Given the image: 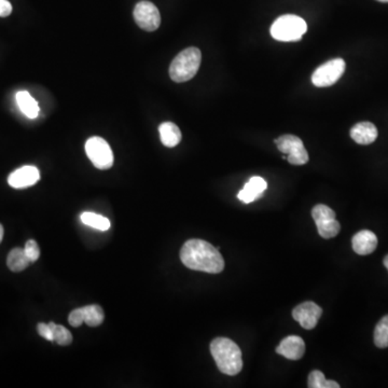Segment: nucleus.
I'll list each match as a JSON object with an SVG mask.
<instances>
[{
  "label": "nucleus",
  "mask_w": 388,
  "mask_h": 388,
  "mask_svg": "<svg viewBox=\"0 0 388 388\" xmlns=\"http://www.w3.org/2000/svg\"><path fill=\"white\" fill-rule=\"evenodd\" d=\"M180 259L189 269L218 274L225 269V260L219 249L203 239H189L180 251Z\"/></svg>",
  "instance_id": "obj_1"
},
{
  "label": "nucleus",
  "mask_w": 388,
  "mask_h": 388,
  "mask_svg": "<svg viewBox=\"0 0 388 388\" xmlns=\"http://www.w3.org/2000/svg\"><path fill=\"white\" fill-rule=\"evenodd\" d=\"M211 356L223 375H237L243 369L242 351L234 341L217 338L211 343Z\"/></svg>",
  "instance_id": "obj_2"
},
{
  "label": "nucleus",
  "mask_w": 388,
  "mask_h": 388,
  "mask_svg": "<svg viewBox=\"0 0 388 388\" xmlns=\"http://www.w3.org/2000/svg\"><path fill=\"white\" fill-rule=\"evenodd\" d=\"M201 61H202V53L200 49L196 46L184 49L170 64V79L177 83L191 80L198 73Z\"/></svg>",
  "instance_id": "obj_3"
},
{
  "label": "nucleus",
  "mask_w": 388,
  "mask_h": 388,
  "mask_svg": "<svg viewBox=\"0 0 388 388\" xmlns=\"http://www.w3.org/2000/svg\"><path fill=\"white\" fill-rule=\"evenodd\" d=\"M308 30V25L300 16L294 14L282 15L271 27L272 37L278 42H298Z\"/></svg>",
  "instance_id": "obj_4"
},
{
  "label": "nucleus",
  "mask_w": 388,
  "mask_h": 388,
  "mask_svg": "<svg viewBox=\"0 0 388 388\" xmlns=\"http://www.w3.org/2000/svg\"><path fill=\"white\" fill-rule=\"evenodd\" d=\"M312 216L316 223L318 234L323 239H332L340 233L341 225L336 218V213L324 204H318L312 209Z\"/></svg>",
  "instance_id": "obj_5"
},
{
  "label": "nucleus",
  "mask_w": 388,
  "mask_h": 388,
  "mask_svg": "<svg viewBox=\"0 0 388 388\" xmlns=\"http://www.w3.org/2000/svg\"><path fill=\"white\" fill-rule=\"evenodd\" d=\"M85 152L93 165L99 170H108L113 165V150L101 137L89 138L85 143Z\"/></svg>",
  "instance_id": "obj_6"
},
{
  "label": "nucleus",
  "mask_w": 388,
  "mask_h": 388,
  "mask_svg": "<svg viewBox=\"0 0 388 388\" xmlns=\"http://www.w3.org/2000/svg\"><path fill=\"white\" fill-rule=\"evenodd\" d=\"M278 150L287 154V160L292 165H304L308 162V154L300 138L290 134L282 135L275 139Z\"/></svg>",
  "instance_id": "obj_7"
},
{
  "label": "nucleus",
  "mask_w": 388,
  "mask_h": 388,
  "mask_svg": "<svg viewBox=\"0 0 388 388\" xmlns=\"http://www.w3.org/2000/svg\"><path fill=\"white\" fill-rule=\"evenodd\" d=\"M346 64L342 58H334L320 65L312 76V82L317 87H331L338 82L344 74Z\"/></svg>",
  "instance_id": "obj_8"
},
{
  "label": "nucleus",
  "mask_w": 388,
  "mask_h": 388,
  "mask_svg": "<svg viewBox=\"0 0 388 388\" xmlns=\"http://www.w3.org/2000/svg\"><path fill=\"white\" fill-rule=\"evenodd\" d=\"M133 14L136 24L146 32H154L161 25V15L158 8L147 0L138 3Z\"/></svg>",
  "instance_id": "obj_9"
},
{
  "label": "nucleus",
  "mask_w": 388,
  "mask_h": 388,
  "mask_svg": "<svg viewBox=\"0 0 388 388\" xmlns=\"http://www.w3.org/2000/svg\"><path fill=\"white\" fill-rule=\"evenodd\" d=\"M322 314V308L312 301L299 304L292 311L294 320H296L299 324L301 325L302 328L306 329V330H312L316 327Z\"/></svg>",
  "instance_id": "obj_10"
},
{
  "label": "nucleus",
  "mask_w": 388,
  "mask_h": 388,
  "mask_svg": "<svg viewBox=\"0 0 388 388\" xmlns=\"http://www.w3.org/2000/svg\"><path fill=\"white\" fill-rule=\"evenodd\" d=\"M39 180V170L36 166L25 165L10 174L8 184L14 189H25L37 184Z\"/></svg>",
  "instance_id": "obj_11"
},
{
  "label": "nucleus",
  "mask_w": 388,
  "mask_h": 388,
  "mask_svg": "<svg viewBox=\"0 0 388 388\" xmlns=\"http://www.w3.org/2000/svg\"><path fill=\"white\" fill-rule=\"evenodd\" d=\"M276 353L289 361H299L306 353V343L300 337L289 336L282 340L276 347Z\"/></svg>",
  "instance_id": "obj_12"
},
{
  "label": "nucleus",
  "mask_w": 388,
  "mask_h": 388,
  "mask_svg": "<svg viewBox=\"0 0 388 388\" xmlns=\"http://www.w3.org/2000/svg\"><path fill=\"white\" fill-rule=\"evenodd\" d=\"M268 184L265 180L259 176H254L249 182L239 191L237 198L245 204L254 202L263 196L264 191L267 190Z\"/></svg>",
  "instance_id": "obj_13"
},
{
  "label": "nucleus",
  "mask_w": 388,
  "mask_h": 388,
  "mask_svg": "<svg viewBox=\"0 0 388 388\" xmlns=\"http://www.w3.org/2000/svg\"><path fill=\"white\" fill-rule=\"evenodd\" d=\"M351 245H353V249H354L357 255H370V254H373L377 249V235L373 231H359L351 239Z\"/></svg>",
  "instance_id": "obj_14"
},
{
  "label": "nucleus",
  "mask_w": 388,
  "mask_h": 388,
  "mask_svg": "<svg viewBox=\"0 0 388 388\" xmlns=\"http://www.w3.org/2000/svg\"><path fill=\"white\" fill-rule=\"evenodd\" d=\"M377 129L371 122H359L351 129V137L359 145H370L377 138Z\"/></svg>",
  "instance_id": "obj_15"
},
{
  "label": "nucleus",
  "mask_w": 388,
  "mask_h": 388,
  "mask_svg": "<svg viewBox=\"0 0 388 388\" xmlns=\"http://www.w3.org/2000/svg\"><path fill=\"white\" fill-rule=\"evenodd\" d=\"M160 132V137H161L162 144L165 147L174 148L182 142V132L177 125L173 122H164L158 127Z\"/></svg>",
  "instance_id": "obj_16"
},
{
  "label": "nucleus",
  "mask_w": 388,
  "mask_h": 388,
  "mask_svg": "<svg viewBox=\"0 0 388 388\" xmlns=\"http://www.w3.org/2000/svg\"><path fill=\"white\" fill-rule=\"evenodd\" d=\"M15 99L20 109L26 117L30 118V119H36L38 117V115H39V105L27 91H20V92L16 93Z\"/></svg>",
  "instance_id": "obj_17"
},
{
  "label": "nucleus",
  "mask_w": 388,
  "mask_h": 388,
  "mask_svg": "<svg viewBox=\"0 0 388 388\" xmlns=\"http://www.w3.org/2000/svg\"><path fill=\"white\" fill-rule=\"evenodd\" d=\"M32 262L26 256L24 249H12L7 258V265L12 272H22L30 265Z\"/></svg>",
  "instance_id": "obj_18"
},
{
  "label": "nucleus",
  "mask_w": 388,
  "mask_h": 388,
  "mask_svg": "<svg viewBox=\"0 0 388 388\" xmlns=\"http://www.w3.org/2000/svg\"><path fill=\"white\" fill-rule=\"evenodd\" d=\"M80 219L87 227H94L99 231H107L111 225L108 218L91 211H85L81 214Z\"/></svg>",
  "instance_id": "obj_19"
},
{
  "label": "nucleus",
  "mask_w": 388,
  "mask_h": 388,
  "mask_svg": "<svg viewBox=\"0 0 388 388\" xmlns=\"http://www.w3.org/2000/svg\"><path fill=\"white\" fill-rule=\"evenodd\" d=\"M82 310L85 323L87 326L97 327L103 324L105 314L101 306L92 304V306H83Z\"/></svg>",
  "instance_id": "obj_20"
},
{
  "label": "nucleus",
  "mask_w": 388,
  "mask_h": 388,
  "mask_svg": "<svg viewBox=\"0 0 388 388\" xmlns=\"http://www.w3.org/2000/svg\"><path fill=\"white\" fill-rule=\"evenodd\" d=\"M308 386L310 388H340L337 382L326 380L324 373L320 370H314L310 373Z\"/></svg>",
  "instance_id": "obj_21"
},
{
  "label": "nucleus",
  "mask_w": 388,
  "mask_h": 388,
  "mask_svg": "<svg viewBox=\"0 0 388 388\" xmlns=\"http://www.w3.org/2000/svg\"><path fill=\"white\" fill-rule=\"evenodd\" d=\"M375 344L379 349L388 347V315L384 316L375 327Z\"/></svg>",
  "instance_id": "obj_22"
},
{
  "label": "nucleus",
  "mask_w": 388,
  "mask_h": 388,
  "mask_svg": "<svg viewBox=\"0 0 388 388\" xmlns=\"http://www.w3.org/2000/svg\"><path fill=\"white\" fill-rule=\"evenodd\" d=\"M51 330L53 333V341L58 343V345L62 346H67V345L72 344L73 336L70 331L68 329L65 328L64 326L61 325L54 324V323H50Z\"/></svg>",
  "instance_id": "obj_23"
},
{
  "label": "nucleus",
  "mask_w": 388,
  "mask_h": 388,
  "mask_svg": "<svg viewBox=\"0 0 388 388\" xmlns=\"http://www.w3.org/2000/svg\"><path fill=\"white\" fill-rule=\"evenodd\" d=\"M24 251H25L26 256H27L30 261L36 262L40 257V249L38 246L37 242L34 241V239H30L27 241V243L25 244V247H24Z\"/></svg>",
  "instance_id": "obj_24"
},
{
  "label": "nucleus",
  "mask_w": 388,
  "mask_h": 388,
  "mask_svg": "<svg viewBox=\"0 0 388 388\" xmlns=\"http://www.w3.org/2000/svg\"><path fill=\"white\" fill-rule=\"evenodd\" d=\"M69 324L72 325L73 327L77 328V327H80L81 325L85 323V317H83V310L82 308H76V310L73 311L68 316Z\"/></svg>",
  "instance_id": "obj_25"
},
{
  "label": "nucleus",
  "mask_w": 388,
  "mask_h": 388,
  "mask_svg": "<svg viewBox=\"0 0 388 388\" xmlns=\"http://www.w3.org/2000/svg\"><path fill=\"white\" fill-rule=\"evenodd\" d=\"M37 330L40 337L46 339V340L53 341V333L50 325L40 323V324H38Z\"/></svg>",
  "instance_id": "obj_26"
},
{
  "label": "nucleus",
  "mask_w": 388,
  "mask_h": 388,
  "mask_svg": "<svg viewBox=\"0 0 388 388\" xmlns=\"http://www.w3.org/2000/svg\"><path fill=\"white\" fill-rule=\"evenodd\" d=\"M12 13V5L8 0H0V18H7Z\"/></svg>",
  "instance_id": "obj_27"
},
{
  "label": "nucleus",
  "mask_w": 388,
  "mask_h": 388,
  "mask_svg": "<svg viewBox=\"0 0 388 388\" xmlns=\"http://www.w3.org/2000/svg\"><path fill=\"white\" fill-rule=\"evenodd\" d=\"M4 239V227L3 225H0V243L3 242Z\"/></svg>",
  "instance_id": "obj_28"
},
{
  "label": "nucleus",
  "mask_w": 388,
  "mask_h": 388,
  "mask_svg": "<svg viewBox=\"0 0 388 388\" xmlns=\"http://www.w3.org/2000/svg\"><path fill=\"white\" fill-rule=\"evenodd\" d=\"M383 263H384V265H385L386 269L388 270V255L386 256L385 258H384Z\"/></svg>",
  "instance_id": "obj_29"
},
{
  "label": "nucleus",
  "mask_w": 388,
  "mask_h": 388,
  "mask_svg": "<svg viewBox=\"0 0 388 388\" xmlns=\"http://www.w3.org/2000/svg\"><path fill=\"white\" fill-rule=\"evenodd\" d=\"M380 3H388V0H377Z\"/></svg>",
  "instance_id": "obj_30"
}]
</instances>
